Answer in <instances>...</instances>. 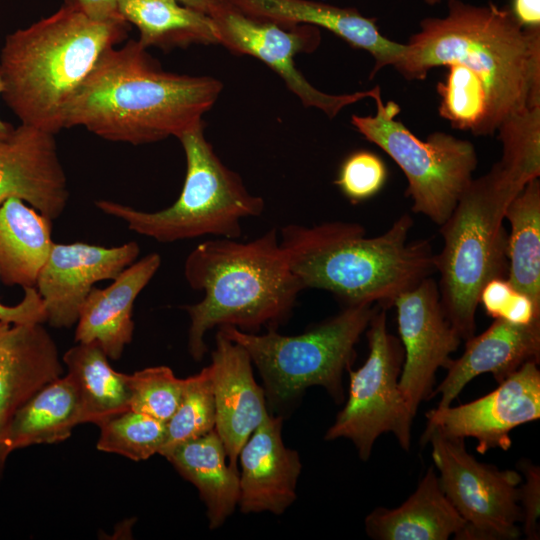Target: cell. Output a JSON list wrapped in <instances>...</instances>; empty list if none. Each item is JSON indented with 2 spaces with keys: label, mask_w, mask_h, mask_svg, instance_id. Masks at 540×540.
Here are the masks:
<instances>
[{
  "label": "cell",
  "mask_w": 540,
  "mask_h": 540,
  "mask_svg": "<svg viewBox=\"0 0 540 540\" xmlns=\"http://www.w3.org/2000/svg\"><path fill=\"white\" fill-rule=\"evenodd\" d=\"M443 17H429L407 45L396 70L423 80L447 67L437 89L483 113L492 128L511 115L540 105V28H525L510 9L493 3L448 2Z\"/></svg>",
  "instance_id": "cell-1"
},
{
  "label": "cell",
  "mask_w": 540,
  "mask_h": 540,
  "mask_svg": "<svg viewBox=\"0 0 540 540\" xmlns=\"http://www.w3.org/2000/svg\"><path fill=\"white\" fill-rule=\"evenodd\" d=\"M146 50L138 40L108 49L69 105L65 128L141 145L202 126L221 81L165 71Z\"/></svg>",
  "instance_id": "cell-2"
},
{
  "label": "cell",
  "mask_w": 540,
  "mask_h": 540,
  "mask_svg": "<svg viewBox=\"0 0 540 540\" xmlns=\"http://www.w3.org/2000/svg\"><path fill=\"white\" fill-rule=\"evenodd\" d=\"M412 226L409 214L374 237H366L365 228L354 222L289 224L280 230V244L303 290L329 291L345 306L388 309L436 272L430 241L408 240Z\"/></svg>",
  "instance_id": "cell-3"
},
{
  "label": "cell",
  "mask_w": 540,
  "mask_h": 540,
  "mask_svg": "<svg viewBox=\"0 0 540 540\" xmlns=\"http://www.w3.org/2000/svg\"><path fill=\"white\" fill-rule=\"evenodd\" d=\"M184 276L192 289L204 293L199 302L183 306L190 319L188 351L195 361L207 352L205 335L211 329H276L288 319L303 290L275 228L248 242H201L186 257Z\"/></svg>",
  "instance_id": "cell-4"
},
{
  "label": "cell",
  "mask_w": 540,
  "mask_h": 540,
  "mask_svg": "<svg viewBox=\"0 0 540 540\" xmlns=\"http://www.w3.org/2000/svg\"><path fill=\"white\" fill-rule=\"evenodd\" d=\"M127 21H96L65 3L6 36L0 54L2 97L22 124L56 134L101 56L127 36Z\"/></svg>",
  "instance_id": "cell-5"
},
{
  "label": "cell",
  "mask_w": 540,
  "mask_h": 540,
  "mask_svg": "<svg viewBox=\"0 0 540 540\" xmlns=\"http://www.w3.org/2000/svg\"><path fill=\"white\" fill-rule=\"evenodd\" d=\"M525 185L498 161L471 181L440 225L443 248L435 254L440 303L462 340L475 333L482 288L507 276L505 211Z\"/></svg>",
  "instance_id": "cell-6"
},
{
  "label": "cell",
  "mask_w": 540,
  "mask_h": 540,
  "mask_svg": "<svg viewBox=\"0 0 540 540\" xmlns=\"http://www.w3.org/2000/svg\"><path fill=\"white\" fill-rule=\"evenodd\" d=\"M186 158V174L177 200L162 210L146 212L111 200H98L103 213L128 229L161 243L203 236L238 239L241 221L262 215V197L251 194L238 173L229 169L206 140L203 125L177 138Z\"/></svg>",
  "instance_id": "cell-7"
},
{
  "label": "cell",
  "mask_w": 540,
  "mask_h": 540,
  "mask_svg": "<svg viewBox=\"0 0 540 540\" xmlns=\"http://www.w3.org/2000/svg\"><path fill=\"white\" fill-rule=\"evenodd\" d=\"M378 307L345 306L298 335H282L276 329L256 334L232 326L218 330L248 352L262 378L266 401L274 410L293 404L312 386L323 387L341 403L344 371L351 367L355 346Z\"/></svg>",
  "instance_id": "cell-8"
},
{
  "label": "cell",
  "mask_w": 540,
  "mask_h": 540,
  "mask_svg": "<svg viewBox=\"0 0 540 540\" xmlns=\"http://www.w3.org/2000/svg\"><path fill=\"white\" fill-rule=\"evenodd\" d=\"M372 99L376 113L353 115L351 124L402 170L412 211L442 225L473 180L478 163L474 145L441 131L421 140L396 119L397 103H384L380 89Z\"/></svg>",
  "instance_id": "cell-9"
},
{
  "label": "cell",
  "mask_w": 540,
  "mask_h": 540,
  "mask_svg": "<svg viewBox=\"0 0 540 540\" xmlns=\"http://www.w3.org/2000/svg\"><path fill=\"white\" fill-rule=\"evenodd\" d=\"M386 311L379 306L370 319L365 330L368 357L358 370H347L348 398L325 434L327 441L351 440L363 461L383 433H393L405 450L411 442L414 417L399 388L404 349L400 339L388 332Z\"/></svg>",
  "instance_id": "cell-10"
},
{
  "label": "cell",
  "mask_w": 540,
  "mask_h": 540,
  "mask_svg": "<svg viewBox=\"0 0 540 540\" xmlns=\"http://www.w3.org/2000/svg\"><path fill=\"white\" fill-rule=\"evenodd\" d=\"M432 446V459L445 496L464 520L461 540H513L522 522L519 485L522 477L512 470L478 462L463 439L431 433L421 438Z\"/></svg>",
  "instance_id": "cell-11"
},
{
  "label": "cell",
  "mask_w": 540,
  "mask_h": 540,
  "mask_svg": "<svg viewBox=\"0 0 540 540\" xmlns=\"http://www.w3.org/2000/svg\"><path fill=\"white\" fill-rule=\"evenodd\" d=\"M209 16L219 44L237 55L259 59L275 71L305 107H314L334 118L343 108L364 98H373L379 86L351 94H328L316 89L295 65L300 53H311L320 44L319 28L311 25L284 27L250 17L223 0Z\"/></svg>",
  "instance_id": "cell-12"
},
{
  "label": "cell",
  "mask_w": 540,
  "mask_h": 540,
  "mask_svg": "<svg viewBox=\"0 0 540 540\" xmlns=\"http://www.w3.org/2000/svg\"><path fill=\"white\" fill-rule=\"evenodd\" d=\"M528 361L487 395L456 407H436L427 412L423 436L436 433L446 438L477 440L476 450H508L509 433L540 417V371Z\"/></svg>",
  "instance_id": "cell-13"
},
{
  "label": "cell",
  "mask_w": 540,
  "mask_h": 540,
  "mask_svg": "<svg viewBox=\"0 0 540 540\" xmlns=\"http://www.w3.org/2000/svg\"><path fill=\"white\" fill-rule=\"evenodd\" d=\"M393 306L404 349L399 388L415 417L420 403L431 397L436 371L448 367L462 339L443 311L432 277L402 293Z\"/></svg>",
  "instance_id": "cell-14"
},
{
  "label": "cell",
  "mask_w": 540,
  "mask_h": 540,
  "mask_svg": "<svg viewBox=\"0 0 540 540\" xmlns=\"http://www.w3.org/2000/svg\"><path fill=\"white\" fill-rule=\"evenodd\" d=\"M139 253L135 241L114 247L54 242L35 284L46 322L58 329L74 326L95 284L116 278L137 260Z\"/></svg>",
  "instance_id": "cell-15"
},
{
  "label": "cell",
  "mask_w": 540,
  "mask_h": 540,
  "mask_svg": "<svg viewBox=\"0 0 540 540\" xmlns=\"http://www.w3.org/2000/svg\"><path fill=\"white\" fill-rule=\"evenodd\" d=\"M12 197L52 221L61 216L69 190L54 134L21 123L0 140V205Z\"/></svg>",
  "instance_id": "cell-16"
},
{
  "label": "cell",
  "mask_w": 540,
  "mask_h": 540,
  "mask_svg": "<svg viewBox=\"0 0 540 540\" xmlns=\"http://www.w3.org/2000/svg\"><path fill=\"white\" fill-rule=\"evenodd\" d=\"M211 358L215 430L224 444L229 465L238 470L241 448L269 414L267 401L264 389L254 379L248 352L220 330Z\"/></svg>",
  "instance_id": "cell-17"
},
{
  "label": "cell",
  "mask_w": 540,
  "mask_h": 540,
  "mask_svg": "<svg viewBox=\"0 0 540 540\" xmlns=\"http://www.w3.org/2000/svg\"><path fill=\"white\" fill-rule=\"evenodd\" d=\"M282 424V416L269 413L240 450L238 506L244 514L281 515L296 500L302 463L298 452L284 445Z\"/></svg>",
  "instance_id": "cell-18"
},
{
  "label": "cell",
  "mask_w": 540,
  "mask_h": 540,
  "mask_svg": "<svg viewBox=\"0 0 540 540\" xmlns=\"http://www.w3.org/2000/svg\"><path fill=\"white\" fill-rule=\"evenodd\" d=\"M242 13L284 27L311 25L324 28L374 59L370 78L384 67L396 68L405 58L406 43L385 37L374 18L357 9L313 0H225Z\"/></svg>",
  "instance_id": "cell-19"
},
{
  "label": "cell",
  "mask_w": 540,
  "mask_h": 540,
  "mask_svg": "<svg viewBox=\"0 0 540 540\" xmlns=\"http://www.w3.org/2000/svg\"><path fill=\"white\" fill-rule=\"evenodd\" d=\"M63 373L57 346L43 323L0 321V441L15 413ZM0 449L9 456L1 443Z\"/></svg>",
  "instance_id": "cell-20"
},
{
  "label": "cell",
  "mask_w": 540,
  "mask_h": 540,
  "mask_svg": "<svg viewBox=\"0 0 540 540\" xmlns=\"http://www.w3.org/2000/svg\"><path fill=\"white\" fill-rule=\"evenodd\" d=\"M465 341L463 354L451 360L445 378L432 391L431 397L440 395L438 407L450 406L468 382L481 374L491 373L499 384L524 363H539L540 319L526 325L494 319L484 332Z\"/></svg>",
  "instance_id": "cell-21"
},
{
  "label": "cell",
  "mask_w": 540,
  "mask_h": 540,
  "mask_svg": "<svg viewBox=\"0 0 540 540\" xmlns=\"http://www.w3.org/2000/svg\"><path fill=\"white\" fill-rule=\"evenodd\" d=\"M161 265L151 253L126 267L106 288L93 287L76 323L77 343L96 342L109 359L118 360L133 339L136 298Z\"/></svg>",
  "instance_id": "cell-22"
},
{
  "label": "cell",
  "mask_w": 540,
  "mask_h": 540,
  "mask_svg": "<svg viewBox=\"0 0 540 540\" xmlns=\"http://www.w3.org/2000/svg\"><path fill=\"white\" fill-rule=\"evenodd\" d=\"M464 524L430 467L399 507L373 510L365 519V530L376 540H447L452 535L456 539Z\"/></svg>",
  "instance_id": "cell-23"
},
{
  "label": "cell",
  "mask_w": 540,
  "mask_h": 540,
  "mask_svg": "<svg viewBox=\"0 0 540 540\" xmlns=\"http://www.w3.org/2000/svg\"><path fill=\"white\" fill-rule=\"evenodd\" d=\"M164 457L198 490L209 528L223 525L238 505L239 472L226 462L227 453L216 430L178 444Z\"/></svg>",
  "instance_id": "cell-24"
},
{
  "label": "cell",
  "mask_w": 540,
  "mask_h": 540,
  "mask_svg": "<svg viewBox=\"0 0 540 540\" xmlns=\"http://www.w3.org/2000/svg\"><path fill=\"white\" fill-rule=\"evenodd\" d=\"M54 242L52 220L21 199L0 205V281L35 287Z\"/></svg>",
  "instance_id": "cell-25"
},
{
  "label": "cell",
  "mask_w": 540,
  "mask_h": 540,
  "mask_svg": "<svg viewBox=\"0 0 540 540\" xmlns=\"http://www.w3.org/2000/svg\"><path fill=\"white\" fill-rule=\"evenodd\" d=\"M79 424L78 394L66 374L47 384L15 413L0 443L9 455L31 445L64 441Z\"/></svg>",
  "instance_id": "cell-26"
},
{
  "label": "cell",
  "mask_w": 540,
  "mask_h": 540,
  "mask_svg": "<svg viewBox=\"0 0 540 540\" xmlns=\"http://www.w3.org/2000/svg\"><path fill=\"white\" fill-rule=\"evenodd\" d=\"M96 342L77 343L62 362L79 398L81 424L100 425L130 409V374L115 371Z\"/></svg>",
  "instance_id": "cell-27"
},
{
  "label": "cell",
  "mask_w": 540,
  "mask_h": 540,
  "mask_svg": "<svg viewBox=\"0 0 540 540\" xmlns=\"http://www.w3.org/2000/svg\"><path fill=\"white\" fill-rule=\"evenodd\" d=\"M119 12L137 27L138 41L145 48L219 44L211 17L176 0H120Z\"/></svg>",
  "instance_id": "cell-28"
},
{
  "label": "cell",
  "mask_w": 540,
  "mask_h": 540,
  "mask_svg": "<svg viewBox=\"0 0 540 540\" xmlns=\"http://www.w3.org/2000/svg\"><path fill=\"white\" fill-rule=\"evenodd\" d=\"M510 232L507 237V280L540 307V182L529 181L505 211Z\"/></svg>",
  "instance_id": "cell-29"
},
{
  "label": "cell",
  "mask_w": 540,
  "mask_h": 540,
  "mask_svg": "<svg viewBox=\"0 0 540 540\" xmlns=\"http://www.w3.org/2000/svg\"><path fill=\"white\" fill-rule=\"evenodd\" d=\"M99 428L98 450L134 461L159 454L166 440V423L130 409L104 421Z\"/></svg>",
  "instance_id": "cell-30"
},
{
  "label": "cell",
  "mask_w": 540,
  "mask_h": 540,
  "mask_svg": "<svg viewBox=\"0 0 540 540\" xmlns=\"http://www.w3.org/2000/svg\"><path fill=\"white\" fill-rule=\"evenodd\" d=\"M216 410L212 387L211 367L186 378L181 402L166 423V440L159 453L165 456L180 443L215 430Z\"/></svg>",
  "instance_id": "cell-31"
},
{
  "label": "cell",
  "mask_w": 540,
  "mask_h": 540,
  "mask_svg": "<svg viewBox=\"0 0 540 540\" xmlns=\"http://www.w3.org/2000/svg\"><path fill=\"white\" fill-rule=\"evenodd\" d=\"M502 145L499 162L527 184L540 175V105L525 108L498 128Z\"/></svg>",
  "instance_id": "cell-32"
},
{
  "label": "cell",
  "mask_w": 540,
  "mask_h": 540,
  "mask_svg": "<svg viewBox=\"0 0 540 540\" xmlns=\"http://www.w3.org/2000/svg\"><path fill=\"white\" fill-rule=\"evenodd\" d=\"M186 386L167 366L148 367L130 374V410L164 423L177 410Z\"/></svg>",
  "instance_id": "cell-33"
},
{
  "label": "cell",
  "mask_w": 540,
  "mask_h": 540,
  "mask_svg": "<svg viewBox=\"0 0 540 540\" xmlns=\"http://www.w3.org/2000/svg\"><path fill=\"white\" fill-rule=\"evenodd\" d=\"M387 174L386 165L378 155L357 150L344 159L335 183L356 204L375 196L385 185Z\"/></svg>",
  "instance_id": "cell-34"
},
{
  "label": "cell",
  "mask_w": 540,
  "mask_h": 540,
  "mask_svg": "<svg viewBox=\"0 0 540 540\" xmlns=\"http://www.w3.org/2000/svg\"><path fill=\"white\" fill-rule=\"evenodd\" d=\"M494 319L526 325L540 319V307L526 294L516 290L507 278L490 280L482 288L479 304Z\"/></svg>",
  "instance_id": "cell-35"
},
{
  "label": "cell",
  "mask_w": 540,
  "mask_h": 540,
  "mask_svg": "<svg viewBox=\"0 0 540 540\" xmlns=\"http://www.w3.org/2000/svg\"><path fill=\"white\" fill-rule=\"evenodd\" d=\"M518 466L525 477L524 483L519 486L523 531L528 539H539L540 469L527 460Z\"/></svg>",
  "instance_id": "cell-36"
},
{
  "label": "cell",
  "mask_w": 540,
  "mask_h": 540,
  "mask_svg": "<svg viewBox=\"0 0 540 540\" xmlns=\"http://www.w3.org/2000/svg\"><path fill=\"white\" fill-rule=\"evenodd\" d=\"M24 296L16 305L0 301V321L11 323H44L46 312L42 298L35 287L24 288Z\"/></svg>",
  "instance_id": "cell-37"
},
{
  "label": "cell",
  "mask_w": 540,
  "mask_h": 540,
  "mask_svg": "<svg viewBox=\"0 0 540 540\" xmlns=\"http://www.w3.org/2000/svg\"><path fill=\"white\" fill-rule=\"evenodd\" d=\"M120 0H64L96 21H125L119 12Z\"/></svg>",
  "instance_id": "cell-38"
},
{
  "label": "cell",
  "mask_w": 540,
  "mask_h": 540,
  "mask_svg": "<svg viewBox=\"0 0 540 540\" xmlns=\"http://www.w3.org/2000/svg\"><path fill=\"white\" fill-rule=\"evenodd\" d=\"M510 11L523 27L540 28V0H512Z\"/></svg>",
  "instance_id": "cell-39"
},
{
  "label": "cell",
  "mask_w": 540,
  "mask_h": 540,
  "mask_svg": "<svg viewBox=\"0 0 540 540\" xmlns=\"http://www.w3.org/2000/svg\"><path fill=\"white\" fill-rule=\"evenodd\" d=\"M180 4L209 15L210 11L223 0H176Z\"/></svg>",
  "instance_id": "cell-40"
},
{
  "label": "cell",
  "mask_w": 540,
  "mask_h": 540,
  "mask_svg": "<svg viewBox=\"0 0 540 540\" xmlns=\"http://www.w3.org/2000/svg\"><path fill=\"white\" fill-rule=\"evenodd\" d=\"M3 89H4V84H3L2 74L0 70V95L3 92ZM13 129L14 127L10 123L5 122L0 118V140L6 139L7 137H9Z\"/></svg>",
  "instance_id": "cell-41"
},
{
  "label": "cell",
  "mask_w": 540,
  "mask_h": 540,
  "mask_svg": "<svg viewBox=\"0 0 540 540\" xmlns=\"http://www.w3.org/2000/svg\"><path fill=\"white\" fill-rule=\"evenodd\" d=\"M8 456L0 449V480L2 478Z\"/></svg>",
  "instance_id": "cell-42"
},
{
  "label": "cell",
  "mask_w": 540,
  "mask_h": 540,
  "mask_svg": "<svg viewBox=\"0 0 540 540\" xmlns=\"http://www.w3.org/2000/svg\"><path fill=\"white\" fill-rule=\"evenodd\" d=\"M426 4L428 5H436V4H439V3H442V2H451V1H455V0H423Z\"/></svg>",
  "instance_id": "cell-43"
}]
</instances>
